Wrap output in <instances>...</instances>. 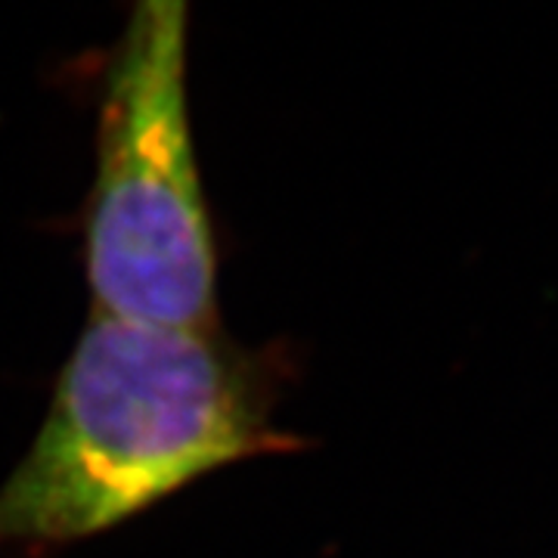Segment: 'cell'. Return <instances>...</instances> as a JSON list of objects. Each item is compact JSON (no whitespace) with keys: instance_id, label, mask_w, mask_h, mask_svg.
<instances>
[{"instance_id":"1","label":"cell","mask_w":558,"mask_h":558,"mask_svg":"<svg viewBox=\"0 0 558 558\" xmlns=\"http://www.w3.org/2000/svg\"><path fill=\"white\" fill-rule=\"evenodd\" d=\"M282 363L220 329L90 314L28 453L0 484V553L97 537L242 459L304 450L274 425Z\"/></svg>"},{"instance_id":"2","label":"cell","mask_w":558,"mask_h":558,"mask_svg":"<svg viewBox=\"0 0 558 558\" xmlns=\"http://www.w3.org/2000/svg\"><path fill=\"white\" fill-rule=\"evenodd\" d=\"M193 0H128L100 72L84 205L94 314L220 329L218 240L190 119Z\"/></svg>"}]
</instances>
